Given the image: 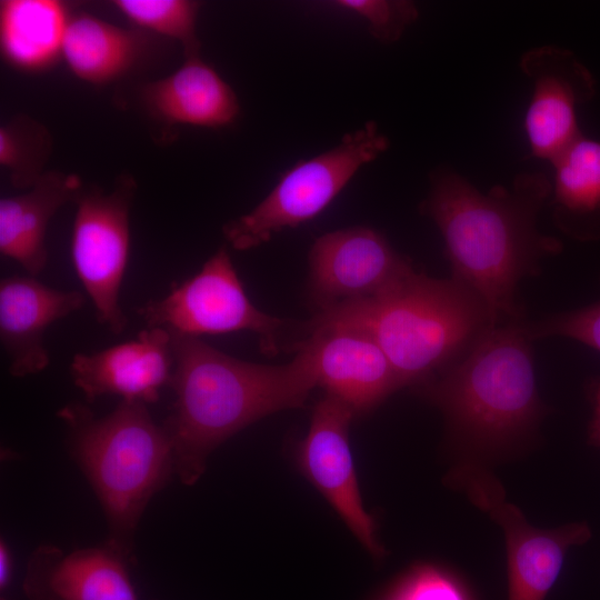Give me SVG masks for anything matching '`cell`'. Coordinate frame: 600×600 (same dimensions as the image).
I'll return each instance as SVG.
<instances>
[{
  "instance_id": "6da1fadb",
  "label": "cell",
  "mask_w": 600,
  "mask_h": 600,
  "mask_svg": "<svg viewBox=\"0 0 600 600\" xmlns=\"http://www.w3.org/2000/svg\"><path fill=\"white\" fill-rule=\"evenodd\" d=\"M551 190L540 172L520 173L509 187L498 184L487 193L449 169L431 176L421 211L442 236L451 277L472 289L499 323L522 320L518 284L561 250L559 240L537 227Z\"/></svg>"
},
{
  "instance_id": "7a4b0ae2",
  "label": "cell",
  "mask_w": 600,
  "mask_h": 600,
  "mask_svg": "<svg viewBox=\"0 0 600 600\" xmlns=\"http://www.w3.org/2000/svg\"><path fill=\"white\" fill-rule=\"evenodd\" d=\"M176 401L163 426L180 481L194 484L211 452L258 420L302 407L317 388L301 351L286 364L233 358L200 338L171 333Z\"/></svg>"
},
{
  "instance_id": "3957f363",
  "label": "cell",
  "mask_w": 600,
  "mask_h": 600,
  "mask_svg": "<svg viewBox=\"0 0 600 600\" xmlns=\"http://www.w3.org/2000/svg\"><path fill=\"white\" fill-rule=\"evenodd\" d=\"M314 318L370 333L401 388L429 381L501 324L463 282L453 277L431 278L414 269L373 298L333 307Z\"/></svg>"
},
{
  "instance_id": "277c9868",
  "label": "cell",
  "mask_w": 600,
  "mask_h": 600,
  "mask_svg": "<svg viewBox=\"0 0 600 600\" xmlns=\"http://www.w3.org/2000/svg\"><path fill=\"white\" fill-rule=\"evenodd\" d=\"M522 321L492 327L460 359L417 387L441 410L453 440L473 456L512 451L544 416L533 341Z\"/></svg>"
},
{
  "instance_id": "5b68a950",
  "label": "cell",
  "mask_w": 600,
  "mask_h": 600,
  "mask_svg": "<svg viewBox=\"0 0 600 600\" xmlns=\"http://www.w3.org/2000/svg\"><path fill=\"white\" fill-rule=\"evenodd\" d=\"M58 416L71 453L100 499L109 524L107 546L128 558L143 510L174 472L170 438L139 401L122 400L102 418L74 402Z\"/></svg>"
},
{
  "instance_id": "8992f818",
  "label": "cell",
  "mask_w": 600,
  "mask_h": 600,
  "mask_svg": "<svg viewBox=\"0 0 600 600\" xmlns=\"http://www.w3.org/2000/svg\"><path fill=\"white\" fill-rule=\"evenodd\" d=\"M137 311L148 328H163L173 334L200 338L254 332L261 351L268 356L283 349L294 351L308 332V322L293 323L270 316L250 301L226 248L212 254L193 277Z\"/></svg>"
},
{
  "instance_id": "52a82bcc",
  "label": "cell",
  "mask_w": 600,
  "mask_h": 600,
  "mask_svg": "<svg viewBox=\"0 0 600 600\" xmlns=\"http://www.w3.org/2000/svg\"><path fill=\"white\" fill-rule=\"evenodd\" d=\"M389 148L377 123L346 133L340 142L284 171L273 189L251 211L229 221L223 234L233 249L249 250L274 233L319 216L363 166Z\"/></svg>"
},
{
  "instance_id": "ba28073f",
  "label": "cell",
  "mask_w": 600,
  "mask_h": 600,
  "mask_svg": "<svg viewBox=\"0 0 600 600\" xmlns=\"http://www.w3.org/2000/svg\"><path fill=\"white\" fill-rule=\"evenodd\" d=\"M447 480L490 516L502 529L507 552L508 600H544L559 578L573 546L586 543L591 530L584 522L554 529L531 526L506 499L500 482L477 461L464 460Z\"/></svg>"
},
{
  "instance_id": "9c48e42d",
  "label": "cell",
  "mask_w": 600,
  "mask_h": 600,
  "mask_svg": "<svg viewBox=\"0 0 600 600\" xmlns=\"http://www.w3.org/2000/svg\"><path fill=\"white\" fill-rule=\"evenodd\" d=\"M136 181L121 176L112 191L82 189L71 236V259L100 324L120 334L128 324L119 303L130 252V209Z\"/></svg>"
},
{
  "instance_id": "30bf717a",
  "label": "cell",
  "mask_w": 600,
  "mask_h": 600,
  "mask_svg": "<svg viewBox=\"0 0 600 600\" xmlns=\"http://www.w3.org/2000/svg\"><path fill=\"white\" fill-rule=\"evenodd\" d=\"M297 351L304 354L316 386L356 417L369 413L401 388L389 359L362 329L313 317Z\"/></svg>"
},
{
  "instance_id": "8fae6325",
  "label": "cell",
  "mask_w": 600,
  "mask_h": 600,
  "mask_svg": "<svg viewBox=\"0 0 600 600\" xmlns=\"http://www.w3.org/2000/svg\"><path fill=\"white\" fill-rule=\"evenodd\" d=\"M354 418L346 404L324 393L313 407L307 434L296 444L294 459L358 541L380 559L386 550L364 507L349 443V427Z\"/></svg>"
},
{
  "instance_id": "7c38bea8",
  "label": "cell",
  "mask_w": 600,
  "mask_h": 600,
  "mask_svg": "<svg viewBox=\"0 0 600 600\" xmlns=\"http://www.w3.org/2000/svg\"><path fill=\"white\" fill-rule=\"evenodd\" d=\"M308 261L309 297L318 312L373 298L413 269L380 232L363 226L320 236Z\"/></svg>"
},
{
  "instance_id": "4fadbf2b",
  "label": "cell",
  "mask_w": 600,
  "mask_h": 600,
  "mask_svg": "<svg viewBox=\"0 0 600 600\" xmlns=\"http://www.w3.org/2000/svg\"><path fill=\"white\" fill-rule=\"evenodd\" d=\"M520 68L532 82L524 117L531 153L552 162L581 136L576 108L592 94L590 74L570 51L554 46L526 51Z\"/></svg>"
},
{
  "instance_id": "5bb4252c",
  "label": "cell",
  "mask_w": 600,
  "mask_h": 600,
  "mask_svg": "<svg viewBox=\"0 0 600 600\" xmlns=\"http://www.w3.org/2000/svg\"><path fill=\"white\" fill-rule=\"evenodd\" d=\"M171 333L147 328L133 340L92 353H76L70 363L74 384L87 401L118 394L126 401L156 402L173 370Z\"/></svg>"
},
{
  "instance_id": "9a60e30c",
  "label": "cell",
  "mask_w": 600,
  "mask_h": 600,
  "mask_svg": "<svg viewBox=\"0 0 600 600\" xmlns=\"http://www.w3.org/2000/svg\"><path fill=\"white\" fill-rule=\"evenodd\" d=\"M84 301L81 291L54 289L33 277L1 279L0 341L9 357L12 377L36 374L49 364L43 343L46 330L81 309Z\"/></svg>"
},
{
  "instance_id": "2e32d148",
  "label": "cell",
  "mask_w": 600,
  "mask_h": 600,
  "mask_svg": "<svg viewBox=\"0 0 600 600\" xmlns=\"http://www.w3.org/2000/svg\"><path fill=\"white\" fill-rule=\"evenodd\" d=\"M126 559L108 546L66 556L42 546L30 559L24 589L30 600H138Z\"/></svg>"
},
{
  "instance_id": "e0dca14e",
  "label": "cell",
  "mask_w": 600,
  "mask_h": 600,
  "mask_svg": "<svg viewBox=\"0 0 600 600\" xmlns=\"http://www.w3.org/2000/svg\"><path fill=\"white\" fill-rule=\"evenodd\" d=\"M139 97L147 113L168 127L220 129L240 113L233 89L200 56L186 58L171 74L144 83Z\"/></svg>"
},
{
  "instance_id": "ac0fdd59",
  "label": "cell",
  "mask_w": 600,
  "mask_h": 600,
  "mask_svg": "<svg viewBox=\"0 0 600 600\" xmlns=\"http://www.w3.org/2000/svg\"><path fill=\"white\" fill-rule=\"evenodd\" d=\"M83 186L77 174L47 171L27 191L0 200V253L17 261L31 276L48 262L46 233L51 218L66 203L76 202Z\"/></svg>"
},
{
  "instance_id": "d6986e66",
  "label": "cell",
  "mask_w": 600,
  "mask_h": 600,
  "mask_svg": "<svg viewBox=\"0 0 600 600\" xmlns=\"http://www.w3.org/2000/svg\"><path fill=\"white\" fill-rule=\"evenodd\" d=\"M71 14L59 0H2L0 50L4 61L23 72H41L62 58Z\"/></svg>"
},
{
  "instance_id": "ffe728a7",
  "label": "cell",
  "mask_w": 600,
  "mask_h": 600,
  "mask_svg": "<svg viewBox=\"0 0 600 600\" xmlns=\"http://www.w3.org/2000/svg\"><path fill=\"white\" fill-rule=\"evenodd\" d=\"M144 36L88 13L71 14L62 59L80 80L104 86L127 76L144 54Z\"/></svg>"
},
{
  "instance_id": "44dd1931",
  "label": "cell",
  "mask_w": 600,
  "mask_h": 600,
  "mask_svg": "<svg viewBox=\"0 0 600 600\" xmlns=\"http://www.w3.org/2000/svg\"><path fill=\"white\" fill-rule=\"evenodd\" d=\"M554 214L587 216L600 210V142L579 137L552 162Z\"/></svg>"
},
{
  "instance_id": "7402d4cb",
  "label": "cell",
  "mask_w": 600,
  "mask_h": 600,
  "mask_svg": "<svg viewBox=\"0 0 600 600\" xmlns=\"http://www.w3.org/2000/svg\"><path fill=\"white\" fill-rule=\"evenodd\" d=\"M51 149L49 130L28 116H16L0 127V166L16 188L29 189L41 179Z\"/></svg>"
},
{
  "instance_id": "603a6c76",
  "label": "cell",
  "mask_w": 600,
  "mask_h": 600,
  "mask_svg": "<svg viewBox=\"0 0 600 600\" xmlns=\"http://www.w3.org/2000/svg\"><path fill=\"white\" fill-rule=\"evenodd\" d=\"M113 7L132 24L180 42L184 58L200 56L197 36L198 1L116 0Z\"/></svg>"
},
{
  "instance_id": "cb8c5ba5",
  "label": "cell",
  "mask_w": 600,
  "mask_h": 600,
  "mask_svg": "<svg viewBox=\"0 0 600 600\" xmlns=\"http://www.w3.org/2000/svg\"><path fill=\"white\" fill-rule=\"evenodd\" d=\"M329 3L362 18L370 34L382 43L398 41L419 16L417 6L407 0H337Z\"/></svg>"
},
{
  "instance_id": "d4e9b609",
  "label": "cell",
  "mask_w": 600,
  "mask_h": 600,
  "mask_svg": "<svg viewBox=\"0 0 600 600\" xmlns=\"http://www.w3.org/2000/svg\"><path fill=\"white\" fill-rule=\"evenodd\" d=\"M522 328L531 341L564 337L600 352V300L584 308L552 314L537 321H522Z\"/></svg>"
},
{
  "instance_id": "484cf974",
  "label": "cell",
  "mask_w": 600,
  "mask_h": 600,
  "mask_svg": "<svg viewBox=\"0 0 600 600\" xmlns=\"http://www.w3.org/2000/svg\"><path fill=\"white\" fill-rule=\"evenodd\" d=\"M384 600H470L460 582L433 564L412 568Z\"/></svg>"
},
{
  "instance_id": "4316f807",
  "label": "cell",
  "mask_w": 600,
  "mask_h": 600,
  "mask_svg": "<svg viewBox=\"0 0 600 600\" xmlns=\"http://www.w3.org/2000/svg\"><path fill=\"white\" fill-rule=\"evenodd\" d=\"M592 404V418L588 427L589 443L600 447V380L592 381L588 389Z\"/></svg>"
},
{
  "instance_id": "83f0119b",
  "label": "cell",
  "mask_w": 600,
  "mask_h": 600,
  "mask_svg": "<svg viewBox=\"0 0 600 600\" xmlns=\"http://www.w3.org/2000/svg\"><path fill=\"white\" fill-rule=\"evenodd\" d=\"M11 573V561L7 544L1 541L0 543V587L1 590L6 589Z\"/></svg>"
}]
</instances>
